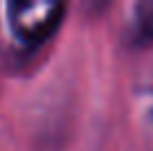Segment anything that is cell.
I'll return each instance as SVG.
<instances>
[{
	"instance_id": "cell-3",
	"label": "cell",
	"mask_w": 153,
	"mask_h": 151,
	"mask_svg": "<svg viewBox=\"0 0 153 151\" xmlns=\"http://www.w3.org/2000/svg\"><path fill=\"white\" fill-rule=\"evenodd\" d=\"M146 129H149V138H151V144H153V111L146 118Z\"/></svg>"
},
{
	"instance_id": "cell-1",
	"label": "cell",
	"mask_w": 153,
	"mask_h": 151,
	"mask_svg": "<svg viewBox=\"0 0 153 151\" xmlns=\"http://www.w3.org/2000/svg\"><path fill=\"white\" fill-rule=\"evenodd\" d=\"M65 2H9V22L13 33L29 45L47 40L60 25Z\"/></svg>"
},
{
	"instance_id": "cell-2",
	"label": "cell",
	"mask_w": 153,
	"mask_h": 151,
	"mask_svg": "<svg viewBox=\"0 0 153 151\" xmlns=\"http://www.w3.org/2000/svg\"><path fill=\"white\" fill-rule=\"evenodd\" d=\"M129 40L135 47H144L153 42V2L135 4L133 25L129 29Z\"/></svg>"
}]
</instances>
